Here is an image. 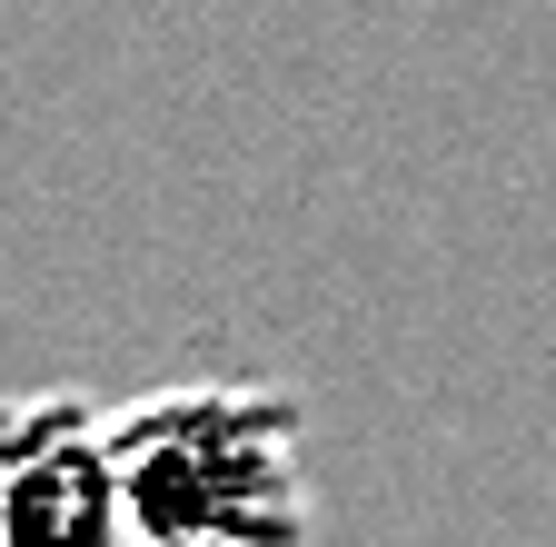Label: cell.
Masks as SVG:
<instances>
[{
  "instance_id": "2",
  "label": "cell",
  "mask_w": 556,
  "mask_h": 547,
  "mask_svg": "<svg viewBox=\"0 0 556 547\" xmlns=\"http://www.w3.org/2000/svg\"><path fill=\"white\" fill-rule=\"evenodd\" d=\"M0 547H129L110 408L80 388L0 398Z\"/></svg>"
},
{
  "instance_id": "1",
  "label": "cell",
  "mask_w": 556,
  "mask_h": 547,
  "mask_svg": "<svg viewBox=\"0 0 556 547\" xmlns=\"http://www.w3.org/2000/svg\"><path fill=\"white\" fill-rule=\"evenodd\" d=\"M129 547H308V408L278 378H179L110 408Z\"/></svg>"
}]
</instances>
